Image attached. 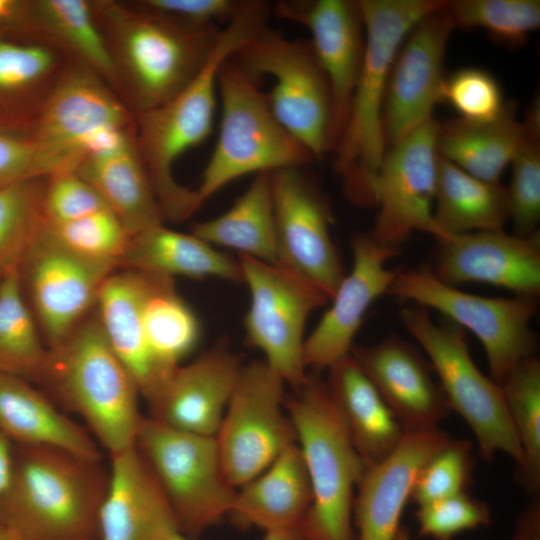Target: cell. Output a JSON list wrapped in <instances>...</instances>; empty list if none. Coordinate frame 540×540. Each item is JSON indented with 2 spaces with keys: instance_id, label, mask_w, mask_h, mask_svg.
<instances>
[{
  "instance_id": "35",
  "label": "cell",
  "mask_w": 540,
  "mask_h": 540,
  "mask_svg": "<svg viewBox=\"0 0 540 540\" xmlns=\"http://www.w3.org/2000/svg\"><path fill=\"white\" fill-rule=\"evenodd\" d=\"M512 108L493 122H469L460 118L438 123L439 155L481 180L499 182L526 135Z\"/></svg>"
},
{
  "instance_id": "53",
  "label": "cell",
  "mask_w": 540,
  "mask_h": 540,
  "mask_svg": "<svg viewBox=\"0 0 540 540\" xmlns=\"http://www.w3.org/2000/svg\"><path fill=\"white\" fill-rule=\"evenodd\" d=\"M160 540H190L180 529L173 528L166 532Z\"/></svg>"
},
{
  "instance_id": "8",
  "label": "cell",
  "mask_w": 540,
  "mask_h": 540,
  "mask_svg": "<svg viewBox=\"0 0 540 540\" xmlns=\"http://www.w3.org/2000/svg\"><path fill=\"white\" fill-rule=\"evenodd\" d=\"M400 320L427 355L451 411L473 432L480 455L491 461L504 453L524 465V455L507 412L501 386L474 363L463 329L451 321L435 322L427 308H403Z\"/></svg>"
},
{
  "instance_id": "33",
  "label": "cell",
  "mask_w": 540,
  "mask_h": 540,
  "mask_svg": "<svg viewBox=\"0 0 540 540\" xmlns=\"http://www.w3.org/2000/svg\"><path fill=\"white\" fill-rule=\"evenodd\" d=\"M12 29L45 35L74 60L97 73L120 97L116 73L91 0H22L18 21Z\"/></svg>"
},
{
  "instance_id": "32",
  "label": "cell",
  "mask_w": 540,
  "mask_h": 540,
  "mask_svg": "<svg viewBox=\"0 0 540 540\" xmlns=\"http://www.w3.org/2000/svg\"><path fill=\"white\" fill-rule=\"evenodd\" d=\"M119 267L172 278L181 275L243 282L238 259L216 250L192 233L173 231L164 224L130 235Z\"/></svg>"
},
{
  "instance_id": "41",
  "label": "cell",
  "mask_w": 540,
  "mask_h": 540,
  "mask_svg": "<svg viewBox=\"0 0 540 540\" xmlns=\"http://www.w3.org/2000/svg\"><path fill=\"white\" fill-rule=\"evenodd\" d=\"M534 100L525 119L527 131L514 153L507 189L509 219L518 236L536 233L540 218V109Z\"/></svg>"
},
{
  "instance_id": "40",
  "label": "cell",
  "mask_w": 540,
  "mask_h": 540,
  "mask_svg": "<svg viewBox=\"0 0 540 540\" xmlns=\"http://www.w3.org/2000/svg\"><path fill=\"white\" fill-rule=\"evenodd\" d=\"M45 178L28 179L0 188V274L17 269L44 225Z\"/></svg>"
},
{
  "instance_id": "4",
  "label": "cell",
  "mask_w": 540,
  "mask_h": 540,
  "mask_svg": "<svg viewBox=\"0 0 540 540\" xmlns=\"http://www.w3.org/2000/svg\"><path fill=\"white\" fill-rule=\"evenodd\" d=\"M61 411L80 417L109 456L135 445L145 416L139 388L107 342L94 311L47 354L34 383Z\"/></svg>"
},
{
  "instance_id": "31",
  "label": "cell",
  "mask_w": 540,
  "mask_h": 540,
  "mask_svg": "<svg viewBox=\"0 0 540 540\" xmlns=\"http://www.w3.org/2000/svg\"><path fill=\"white\" fill-rule=\"evenodd\" d=\"M75 173L99 193L130 235L164 224L136 136L88 155Z\"/></svg>"
},
{
  "instance_id": "14",
  "label": "cell",
  "mask_w": 540,
  "mask_h": 540,
  "mask_svg": "<svg viewBox=\"0 0 540 540\" xmlns=\"http://www.w3.org/2000/svg\"><path fill=\"white\" fill-rule=\"evenodd\" d=\"M251 304L245 317L247 343L260 349L264 361L296 390L307 381L303 359L306 320L331 301L310 281L280 267L238 254Z\"/></svg>"
},
{
  "instance_id": "36",
  "label": "cell",
  "mask_w": 540,
  "mask_h": 540,
  "mask_svg": "<svg viewBox=\"0 0 540 540\" xmlns=\"http://www.w3.org/2000/svg\"><path fill=\"white\" fill-rule=\"evenodd\" d=\"M191 233L212 246L232 248L239 254L276 265V225L270 174H256L228 211L193 224Z\"/></svg>"
},
{
  "instance_id": "17",
  "label": "cell",
  "mask_w": 540,
  "mask_h": 540,
  "mask_svg": "<svg viewBox=\"0 0 540 540\" xmlns=\"http://www.w3.org/2000/svg\"><path fill=\"white\" fill-rule=\"evenodd\" d=\"M270 174L280 266L325 291L332 299L344 278L332 241L329 205L301 167Z\"/></svg>"
},
{
  "instance_id": "38",
  "label": "cell",
  "mask_w": 540,
  "mask_h": 540,
  "mask_svg": "<svg viewBox=\"0 0 540 540\" xmlns=\"http://www.w3.org/2000/svg\"><path fill=\"white\" fill-rule=\"evenodd\" d=\"M47 354L34 316L23 296L17 269L0 284V373L34 383Z\"/></svg>"
},
{
  "instance_id": "21",
  "label": "cell",
  "mask_w": 540,
  "mask_h": 540,
  "mask_svg": "<svg viewBox=\"0 0 540 540\" xmlns=\"http://www.w3.org/2000/svg\"><path fill=\"white\" fill-rule=\"evenodd\" d=\"M440 244L434 271L450 286L480 282L536 298L540 292V237L503 230L450 235Z\"/></svg>"
},
{
  "instance_id": "39",
  "label": "cell",
  "mask_w": 540,
  "mask_h": 540,
  "mask_svg": "<svg viewBox=\"0 0 540 540\" xmlns=\"http://www.w3.org/2000/svg\"><path fill=\"white\" fill-rule=\"evenodd\" d=\"M524 455L520 484L532 497L540 491V363L534 357L517 365L499 384Z\"/></svg>"
},
{
  "instance_id": "37",
  "label": "cell",
  "mask_w": 540,
  "mask_h": 540,
  "mask_svg": "<svg viewBox=\"0 0 540 540\" xmlns=\"http://www.w3.org/2000/svg\"><path fill=\"white\" fill-rule=\"evenodd\" d=\"M144 274L146 283L141 312L144 336L158 363L174 372L197 346L200 324L193 310L177 293L174 278Z\"/></svg>"
},
{
  "instance_id": "25",
  "label": "cell",
  "mask_w": 540,
  "mask_h": 540,
  "mask_svg": "<svg viewBox=\"0 0 540 540\" xmlns=\"http://www.w3.org/2000/svg\"><path fill=\"white\" fill-rule=\"evenodd\" d=\"M73 60L36 31L0 32V125L30 132Z\"/></svg>"
},
{
  "instance_id": "28",
  "label": "cell",
  "mask_w": 540,
  "mask_h": 540,
  "mask_svg": "<svg viewBox=\"0 0 540 540\" xmlns=\"http://www.w3.org/2000/svg\"><path fill=\"white\" fill-rule=\"evenodd\" d=\"M0 432L18 445H45L101 459L87 428L61 411L35 384L0 373Z\"/></svg>"
},
{
  "instance_id": "24",
  "label": "cell",
  "mask_w": 540,
  "mask_h": 540,
  "mask_svg": "<svg viewBox=\"0 0 540 540\" xmlns=\"http://www.w3.org/2000/svg\"><path fill=\"white\" fill-rule=\"evenodd\" d=\"M350 355L376 387L405 432L439 427L450 407L431 376V366L408 342L389 336Z\"/></svg>"
},
{
  "instance_id": "9",
  "label": "cell",
  "mask_w": 540,
  "mask_h": 540,
  "mask_svg": "<svg viewBox=\"0 0 540 540\" xmlns=\"http://www.w3.org/2000/svg\"><path fill=\"white\" fill-rule=\"evenodd\" d=\"M30 134L54 175L75 172L88 155L136 136V119L97 73L73 60Z\"/></svg>"
},
{
  "instance_id": "23",
  "label": "cell",
  "mask_w": 540,
  "mask_h": 540,
  "mask_svg": "<svg viewBox=\"0 0 540 540\" xmlns=\"http://www.w3.org/2000/svg\"><path fill=\"white\" fill-rule=\"evenodd\" d=\"M242 366L239 356L217 344L176 368L149 403V417L179 431L215 436Z\"/></svg>"
},
{
  "instance_id": "10",
  "label": "cell",
  "mask_w": 540,
  "mask_h": 540,
  "mask_svg": "<svg viewBox=\"0 0 540 540\" xmlns=\"http://www.w3.org/2000/svg\"><path fill=\"white\" fill-rule=\"evenodd\" d=\"M135 447L162 488L183 534L198 536L229 516L237 488L225 476L215 436L179 431L145 416Z\"/></svg>"
},
{
  "instance_id": "6",
  "label": "cell",
  "mask_w": 540,
  "mask_h": 540,
  "mask_svg": "<svg viewBox=\"0 0 540 540\" xmlns=\"http://www.w3.org/2000/svg\"><path fill=\"white\" fill-rule=\"evenodd\" d=\"M307 470L312 501L297 528L304 540H356L355 494L365 464L355 449L326 383L308 376L285 398Z\"/></svg>"
},
{
  "instance_id": "55",
  "label": "cell",
  "mask_w": 540,
  "mask_h": 540,
  "mask_svg": "<svg viewBox=\"0 0 540 540\" xmlns=\"http://www.w3.org/2000/svg\"><path fill=\"white\" fill-rule=\"evenodd\" d=\"M395 540H412V538L408 531L401 526Z\"/></svg>"
},
{
  "instance_id": "16",
  "label": "cell",
  "mask_w": 540,
  "mask_h": 540,
  "mask_svg": "<svg viewBox=\"0 0 540 540\" xmlns=\"http://www.w3.org/2000/svg\"><path fill=\"white\" fill-rule=\"evenodd\" d=\"M438 123L431 118L386 150L373 184L379 211L371 234L383 246L400 251L416 231L439 237L433 220Z\"/></svg>"
},
{
  "instance_id": "13",
  "label": "cell",
  "mask_w": 540,
  "mask_h": 540,
  "mask_svg": "<svg viewBox=\"0 0 540 540\" xmlns=\"http://www.w3.org/2000/svg\"><path fill=\"white\" fill-rule=\"evenodd\" d=\"M118 262L85 255L44 225L18 267L19 284L47 349L62 343L95 309Z\"/></svg>"
},
{
  "instance_id": "42",
  "label": "cell",
  "mask_w": 540,
  "mask_h": 540,
  "mask_svg": "<svg viewBox=\"0 0 540 540\" xmlns=\"http://www.w3.org/2000/svg\"><path fill=\"white\" fill-rule=\"evenodd\" d=\"M448 10L455 27L481 28L509 47L523 44L540 26L538 0H456Z\"/></svg>"
},
{
  "instance_id": "47",
  "label": "cell",
  "mask_w": 540,
  "mask_h": 540,
  "mask_svg": "<svg viewBox=\"0 0 540 540\" xmlns=\"http://www.w3.org/2000/svg\"><path fill=\"white\" fill-rule=\"evenodd\" d=\"M51 174L47 159L29 131L0 125V188Z\"/></svg>"
},
{
  "instance_id": "56",
  "label": "cell",
  "mask_w": 540,
  "mask_h": 540,
  "mask_svg": "<svg viewBox=\"0 0 540 540\" xmlns=\"http://www.w3.org/2000/svg\"><path fill=\"white\" fill-rule=\"evenodd\" d=\"M3 275L4 274H0V284H1V281H2V278H3Z\"/></svg>"
},
{
  "instance_id": "49",
  "label": "cell",
  "mask_w": 540,
  "mask_h": 540,
  "mask_svg": "<svg viewBox=\"0 0 540 540\" xmlns=\"http://www.w3.org/2000/svg\"><path fill=\"white\" fill-rule=\"evenodd\" d=\"M511 540H540V496L532 497L516 519Z\"/></svg>"
},
{
  "instance_id": "5",
  "label": "cell",
  "mask_w": 540,
  "mask_h": 540,
  "mask_svg": "<svg viewBox=\"0 0 540 540\" xmlns=\"http://www.w3.org/2000/svg\"><path fill=\"white\" fill-rule=\"evenodd\" d=\"M365 50L343 132L334 148V170L348 198L373 206V184L386 153L383 109L390 70L409 31L444 0H359Z\"/></svg>"
},
{
  "instance_id": "27",
  "label": "cell",
  "mask_w": 540,
  "mask_h": 540,
  "mask_svg": "<svg viewBox=\"0 0 540 540\" xmlns=\"http://www.w3.org/2000/svg\"><path fill=\"white\" fill-rule=\"evenodd\" d=\"M145 283L143 272L117 269L102 285L95 312L110 347L134 378L140 395L150 403L173 372L158 363L144 336L141 312Z\"/></svg>"
},
{
  "instance_id": "34",
  "label": "cell",
  "mask_w": 540,
  "mask_h": 540,
  "mask_svg": "<svg viewBox=\"0 0 540 540\" xmlns=\"http://www.w3.org/2000/svg\"><path fill=\"white\" fill-rule=\"evenodd\" d=\"M433 220L438 241L450 235L503 230L509 220L507 189L481 180L439 155Z\"/></svg>"
},
{
  "instance_id": "1",
  "label": "cell",
  "mask_w": 540,
  "mask_h": 540,
  "mask_svg": "<svg viewBox=\"0 0 540 540\" xmlns=\"http://www.w3.org/2000/svg\"><path fill=\"white\" fill-rule=\"evenodd\" d=\"M270 7L264 1L243 0L221 31L218 45L197 77L166 103L135 115L136 141L165 221L181 222L201 206L195 189L173 176L176 160L211 133L216 108L217 75L221 64L268 25Z\"/></svg>"
},
{
  "instance_id": "48",
  "label": "cell",
  "mask_w": 540,
  "mask_h": 540,
  "mask_svg": "<svg viewBox=\"0 0 540 540\" xmlns=\"http://www.w3.org/2000/svg\"><path fill=\"white\" fill-rule=\"evenodd\" d=\"M135 6L158 14L191 30H205L225 25L239 10L243 0H135Z\"/></svg>"
},
{
  "instance_id": "11",
  "label": "cell",
  "mask_w": 540,
  "mask_h": 540,
  "mask_svg": "<svg viewBox=\"0 0 540 540\" xmlns=\"http://www.w3.org/2000/svg\"><path fill=\"white\" fill-rule=\"evenodd\" d=\"M232 57L254 79H274L266 93L274 115L315 159L329 153L331 92L310 42L288 39L267 25Z\"/></svg>"
},
{
  "instance_id": "7",
  "label": "cell",
  "mask_w": 540,
  "mask_h": 540,
  "mask_svg": "<svg viewBox=\"0 0 540 540\" xmlns=\"http://www.w3.org/2000/svg\"><path fill=\"white\" fill-rule=\"evenodd\" d=\"M221 122L214 151L196 190L202 205L235 179L303 167L315 160L276 118L262 92L232 56L220 66Z\"/></svg>"
},
{
  "instance_id": "30",
  "label": "cell",
  "mask_w": 540,
  "mask_h": 540,
  "mask_svg": "<svg viewBox=\"0 0 540 540\" xmlns=\"http://www.w3.org/2000/svg\"><path fill=\"white\" fill-rule=\"evenodd\" d=\"M312 501L304 459L297 444L262 473L240 486L229 516L241 527L296 530Z\"/></svg>"
},
{
  "instance_id": "26",
  "label": "cell",
  "mask_w": 540,
  "mask_h": 540,
  "mask_svg": "<svg viewBox=\"0 0 540 540\" xmlns=\"http://www.w3.org/2000/svg\"><path fill=\"white\" fill-rule=\"evenodd\" d=\"M110 459L97 540H160L169 530L179 529L162 488L135 445Z\"/></svg>"
},
{
  "instance_id": "51",
  "label": "cell",
  "mask_w": 540,
  "mask_h": 540,
  "mask_svg": "<svg viewBox=\"0 0 540 540\" xmlns=\"http://www.w3.org/2000/svg\"><path fill=\"white\" fill-rule=\"evenodd\" d=\"M22 0H0V32L15 26L21 11Z\"/></svg>"
},
{
  "instance_id": "45",
  "label": "cell",
  "mask_w": 540,
  "mask_h": 540,
  "mask_svg": "<svg viewBox=\"0 0 540 540\" xmlns=\"http://www.w3.org/2000/svg\"><path fill=\"white\" fill-rule=\"evenodd\" d=\"M60 241L85 255L118 262L130 234L110 208L67 222L46 224Z\"/></svg>"
},
{
  "instance_id": "43",
  "label": "cell",
  "mask_w": 540,
  "mask_h": 540,
  "mask_svg": "<svg viewBox=\"0 0 540 540\" xmlns=\"http://www.w3.org/2000/svg\"><path fill=\"white\" fill-rule=\"evenodd\" d=\"M441 102L449 104L459 118L469 122H493L513 107L504 101L496 78L481 68H461L445 77Z\"/></svg>"
},
{
  "instance_id": "54",
  "label": "cell",
  "mask_w": 540,
  "mask_h": 540,
  "mask_svg": "<svg viewBox=\"0 0 540 540\" xmlns=\"http://www.w3.org/2000/svg\"><path fill=\"white\" fill-rule=\"evenodd\" d=\"M0 540H18L17 537L6 527L0 524Z\"/></svg>"
},
{
  "instance_id": "52",
  "label": "cell",
  "mask_w": 540,
  "mask_h": 540,
  "mask_svg": "<svg viewBox=\"0 0 540 540\" xmlns=\"http://www.w3.org/2000/svg\"><path fill=\"white\" fill-rule=\"evenodd\" d=\"M262 540H304L296 530H270L265 531Z\"/></svg>"
},
{
  "instance_id": "19",
  "label": "cell",
  "mask_w": 540,
  "mask_h": 540,
  "mask_svg": "<svg viewBox=\"0 0 540 540\" xmlns=\"http://www.w3.org/2000/svg\"><path fill=\"white\" fill-rule=\"evenodd\" d=\"M274 12L311 33L310 43L331 92L329 152L332 153L345 127L364 57L365 31L360 2L280 0L274 5Z\"/></svg>"
},
{
  "instance_id": "46",
  "label": "cell",
  "mask_w": 540,
  "mask_h": 540,
  "mask_svg": "<svg viewBox=\"0 0 540 540\" xmlns=\"http://www.w3.org/2000/svg\"><path fill=\"white\" fill-rule=\"evenodd\" d=\"M415 517L419 534L434 540H452L464 531L488 526L492 519L488 505L467 492L420 505Z\"/></svg>"
},
{
  "instance_id": "20",
  "label": "cell",
  "mask_w": 540,
  "mask_h": 540,
  "mask_svg": "<svg viewBox=\"0 0 540 540\" xmlns=\"http://www.w3.org/2000/svg\"><path fill=\"white\" fill-rule=\"evenodd\" d=\"M352 250L351 272L344 276L331 299L332 305L305 340L306 369H329L350 354L366 311L387 293L396 274L386 264L400 251L379 244L371 235L354 237Z\"/></svg>"
},
{
  "instance_id": "29",
  "label": "cell",
  "mask_w": 540,
  "mask_h": 540,
  "mask_svg": "<svg viewBox=\"0 0 540 540\" xmlns=\"http://www.w3.org/2000/svg\"><path fill=\"white\" fill-rule=\"evenodd\" d=\"M328 370V391L365 466L382 461L400 444L405 430L350 354Z\"/></svg>"
},
{
  "instance_id": "3",
  "label": "cell",
  "mask_w": 540,
  "mask_h": 540,
  "mask_svg": "<svg viewBox=\"0 0 540 540\" xmlns=\"http://www.w3.org/2000/svg\"><path fill=\"white\" fill-rule=\"evenodd\" d=\"M110 480L101 459L45 445L15 444L0 524L18 540H97Z\"/></svg>"
},
{
  "instance_id": "2",
  "label": "cell",
  "mask_w": 540,
  "mask_h": 540,
  "mask_svg": "<svg viewBox=\"0 0 540 540\" xmlns=\"http://www.w3.org/2000/svg\"><path fill=\"white\" fill-rule=\"evenodd\" d=\"M118 80L134 115L187 87L213 55L222 29L183 28L131 1L91 0Z\"/></svg>"
},
{
  "instance_id": "15",
  "label": "cell",
  "mask_w": 540,
  "mask_h": 540,
  "mask_svg": "<svg viewBox=\"0 0 540 540\" xmlns=\"http://www.w3.org/2000/svg\"><path fill=\"white\" fill-rule=\"evenodd\" d=\"M284 380L264 360L242 366L215 435L229 483L239 488L297 444L285 408Z\"/></svg>"
},
{
  "instance_id": "44",
  "label": "cell",
  "mask_w": 540,
  "mask_h": 540,
  "mask_svg": "<svg viewBox=\"0 0 540 540\" xmlns=\"http://www.w3.org/2000/svg\"><path fill=\"white\" fill-rule=\"evenodd\" d=\"M473 465L470 442L451 439L420 470L410 501L420 506L466 492Z\"/></svg>"
},
{
  "instance_id": "50",
  "label": "cell",
  "mask_w": 540,
  "mask_h": 540,
  "mask_svg": "<svg viewBox=\"0 0 540 540\" xmlns=\"http://www.w3.org/2000/svg\"><path fill=\"white\" fill-rule=\"evenodd\" d=\"M15 444L0 432V503L10 485L14 468Z\"/></svg>"
},
{
  "instance_id": "22",
  "label": "cell",
  "mask_w": 540,
  "mask_h": 540,
  "mask_svg": "<svg viewBox=\"0 0 540 540\" xmlns=\"http://www.w3.org/2000/svg\"><path fill=\"white\" fill-rule=\"evenodd\" d=\"M451 439L440 427L406 432L391 454L365 468L353 506L357 540L396 539L420 470Z\"/></svg>"
},
{
  "instance_id": "18",
  "label": "cell",
  "mask_w": 540,
  "mask_h": 540,
  "mask_svg": "<svg viewBox=\"0 0 540 540\" xmlns=\"http://www.w3.org/2000/svg\"><path fill=\"white\" fill-rule=\"evenodd\" d=\"M448 2L414 25L395 56L383 109V130L389 145L433 118V109L441 102L444 57L456 28Z\"/></svg>"
},
{
  "instance_id": "12",
  "label": "cell",
  "mask_w": 540,
  "mask_h": 540,
  "mask_svg": "<svg viewBox=\"0 0 540 540\" xmlns=\"http://www.w3.org/2000/svg\"><path fill=\"white\" fill-rule=\"evenodd\" d=\"M388 294L434 309L471 331L481 342L493 381L500 384L522 361L534 356L536 339L531 322L536 298H491L459 290L431 271L396 272Z\"/></svg>"
}]
</instances>
